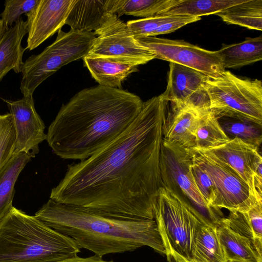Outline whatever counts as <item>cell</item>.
<instances>
[{"mask_svg":"<svg viewBox=\"0 0 262 262\" xmlns=\"http://www.w3.org/2000/svg\"><path fill=\"white\" fill-rule=\"evenodd\" d=\"M205 111L189 106L171 104L170 108L167 106L163 123V139L186 149L194 147L195 130L201 115Z\"/></svg>","mask_w":262,"mask_h":262,"instance_id":"cell-16","label":"cell"},{"mask_svg":"<svg viewBox=\"0 0 262 262\" xmlns=\"http://www.w3.org/2000/svg\"><path fill=\"white\" fill-rule=\"evenodd\" d=\"M143 104L138 96L121 89L100 85L84 89L62 105L46 140L62 159L85 160L123 133Z\"/></svg>","mask_w":262,"mask_h":262,"instance_id":"cell-2","label":"cell"},{"mask_svg":"<svg viewBox=\"0 0 262 262\" xmlns=\"http://www.w3.org/2000/svg\"><path fill=\"white\" fill-rule=\"evenodd\" d=\"M57 262H114L113 260L106 261L96 255L87 257H80L76 255L73 257L65 259Z\"/></svg>","mask_w":262,"mask_h":262,"instance_id":"cell-35","label":"cell"},{"mask_svg":"<svg viewBox=\"0 0 262 262\" xmlns=\"http://www.w3.org/2000/svg\"><path fill=\"white\" fill-rule=\"evenodd\" d=\"M93 32L97 36L88 56L127 60L140 65L156 58L154 52L141 45L126 24L115 14H110L101 27Z\"/></svg>","mask_w":262,"mask_h":262,"instance_id":"cell-10","label":"cell"},{"mask_svg":"<svg viewBox=\"0 0 262 262\" xmlns=\"http://www.w3.org/2000/svg\"><path fill=\"white\" fill-rule=\"evenodd\" d=\"M222 222L237 233L248 238L262 242V202L246 212L230 211Z\"/></svg>","mask_w":262,"mask_h":262,"instance_id":"cell-25","label":"cell"},{"mask_svg":"<svg viewBox=\"0 0 262 262\" xmlns=\"http://www.w3.org/2000/svg\"><path fill=\"white\" fill-rule=\"evenodd\" d=\"M209 149L219 159L232 167L246 183L259 202H262L255 189L254 171L262 158L256 146L234 138L226 143Z\"/></svg>","mask_w":262,"mask_h":262,"instance_id":"cell-15","label":"cell"},{"mask_svg":"<svg viewBox=\"0 0 262 262\" xmlns=\"http://www.w3.org/2000/svg\"><path fill=\"white\" fill-rule=\"evenodd\" d=\"M38 0H6L5 8L0 14L4 24L10 28L17 22L23 14L31 11L38 3Z\"/></svg>","mask_w":262,"mask_h":262,"instance_id":"cell-31","label":"cell"},{"mask_svg":"<svg viewBox=\"0 0 262 262\" xmlns=\"http://www.w3.org/2000/svg\"><path fill=\"white\" fill-rule=\"evenodd\" d=\"M209 109L215 117L238 118L262 125V82L238 77L225 70L206 77Z\"/></svg>","mask_w":262,"mask_h":262,"instance_id":"cell-6","label":"cell"},{"mask_svg":"<svg viewBox=\"0 0 262 262\" xmlns=\"http://www.w3.org/2000/svg\"><path fill=\"white\" fill-rule=\"evenodd\" d=\"M80 249L72 237L13 206L0 223V262H57Z\"/></svg>","mask_w":262,"mask_h":262,"instance_id":"cell-4","label":"cell"},{"mask_svg":"<svg viewBox=\"0 0 262 262\" xmlns=\"http://www.w3.org/2000/svg\"><path fill=\"white\" fill-rule=\"evenodd\" d=\"M50 227L73 238L80 248L102 257L148 246L165 250L155 220H129L105 215L82 206L51 199L34 215Z\"/></svg>","mask_w":262,"mask_h":262,"instance_id":"cell-3","label":"cell"},{"mask_svg":"<svg viewBox=\"0 0 262 262\" xmlns=\"http://www.w3.org/2000/svg\"><path fill=\"white\" fill-rule=\"evenodd\" d=\"M154 220L167 262H191L195 238L203 217L172 191L161 187L154 208Z\"/></svg>","mask_w":262,"mask_h":262,"instance_id":"cell-5","label":"cell"},{"mask_svg":"<svg viewBox=\"0 0 262 262\" xmlns=\"http://www.w3.org/2000/svg\"><path fill=\"white\" fill-rule=\"evenodd\" d=\"M207 76L192 68L170 62L167 84L161 96L176 106H189L201 111L209 110L205 89Z\"/></svg>","mask_w":262,"mask_h":262,"instance_id":"cell-12","label":"cell"},{"mask_svg":"<svg viewBox=\"0 0 262 262\" xmlns=\"http://www.w3.org/2000/svg\"><path fill=\"white\" fill-rule=\"evenodd\" d=\"M216 15L227 24L261 31L262 0H245Z\"/></svg>","mask_w":262,"mask_h":262,"instance_id":"cell-24","label":"cell"},{"mask_svg":"<svg viewBox=\"0 0 262 262\" xmlns=\"http://www.w3.org/2000/svg\"><path fill=\"white\" fill-rule=\"evenodd\" d=\"M168 102L161 95L119 137L88 159L68 166L50 199L112 217L154 220L162 183L160 156Z\"/></svg>","mask_w":262,"mask_h":262,"instance_id":"cell-1","label":"cell"},{"mask_svg":"<svg viewBox=\"0 0 262 262\" xmlns=\"http://www.w3.org/2000/svg\"><path fill=\"white\" fill-rule=\"evenodd\" d=\"M180 0H106L107 11L119 17L130 15L143 18L159 15Z\"/></svg>","mask_w":262,"mask_h":262,"instance_id":"cell-23","label":"cell"},{"mask_svg":"<svg viewBox=\"0 0 262 262\" xmlns=\"http://www.w3.org/2000/svg\"><path fill=\"white\" fill-rule=\"evenodd\" d=\"M193 163L206 171L216 191L212 205L215 210L225 208L229 211H248L259 202L246 183L229 165L208 149H187Z\"/></svg>","mask_w":262,"mask_h":262,"instance_id":"cell-9","label":"cell"},{"mask_svg":"<svg viewBox=\"0 0 262 262\" xmlns=\"http://www.w3.org/2000/svg\"><path fill=\"white\" fill-rule=\"evenodd\" d=\"M187 149L163 139L160 156L162 187L179 195L204 219L207 225L216 227L224 217L221 211L209 207L195 184Z\"/></svg>","mask_w":262,"mask_h":262,"instance_id":"cell-8","label":"cell"},{"mask_svg":"<svg viewBox=\"0 0 262 262\" xmlns=\"http://www.w3.org/2000/svg\"><path fill=\"white\" fill-rule=\"evenodd\" d=\"M191 168L200 192L207 205L213 208L212 205L216 198V191L212 180L205 170L193 162Z\"/></svg>","mask_w":262,"mask_h":262,"instance_id":"cell-33","label":"cell"},{"mask_svg":"<svg viewBox=\"0 0 262 262\" xmlns=\"http://www.w3.org/2000/svg\"><path fill=\"white\" fill-rule=\"evenodd\" d=\"M76 0H38L26 14L27 27L26 49H35L65 25Z\"/></svg>","mask_w":262,"mask_h":262,"instance_id":"cell-14","label":"cell"},{"mask_svg":"<svg viewBox=\"0 0 262 262\" xmlns=\"http://www.w3.org/2000/svg\"><path fill=\"white\" fill-rule=\"evenodd\" d=\"M2 99L9 109L15 130L13 154L25 152L35 157L47 134L45 124L35 108L33 96H24L16 101Z\"/></svg>","mask_w":262,"mask_h":262,"instance_id":"cell-13","label":"cell"},{"mask_svg":"<svg viewBox=\"0 0 262 262\" xmlns=\"http://www.w3.org/2000/svg\"><path fill=\"white\" fill-rule=\"evenodd\" d=\"M152 51L156 58L186 66L208 77H216L225 71L216 51H210L182 40L157 37L136 39Z\"/></svg>","mask_w":262,"mask_h":262,"instance_id":"cell-11","label":"cell"},{"mask_svg":"<svg viewBox=\"0 0 262 262\" xmlns=\"http://www.w3.org/2000/svg\"><path fill=\"white\" fill-rule=\"evenodd\" d=\"M106 0H76L65 25L71 29L84 32L100 28L111 13L107 11Z\"/></svg>","mask_w":262,"mask_h":262,"instance_id":"cell-20","label":"cell"},{"mask_svg":"<svg viewBox=\"0 0 262 262\" xmlns=\"http://www.w3.org/2000/svg\"><path fill=\"white\" fill-rule=\"evenodd\" d=\"M27 33L26 22L21 18L4 33L0 40V82L11 70L19 73L24 62L23 54L26 48L21 46Z\"/></svg>","mask_w":262,"mask_h":262,"instance_id":"cell-19","label":"cell"},{"mask_svg":"<svg viewBox=\"0 0 262 262\" xmlns=\"http://www.w3.org/2000/svg\"><path fill=\"white\" fill-rule=\"evenodd\" d=\"M7 26H6L3 21L0 19V40L4 33L6 32V31L9 29Z\"/></svg>","mask_w":262,"mask_h":262,"instance_id":"cell-36","label":"cell"},{"mask_svg":"<svg viewBox=\"0 0 262 262\" xmlns=\"http://www.w3.org/2000/svg\"><path fill=\"white\" fill-rule=\"evenodd\" d=\"M35 157L31 154H13L0 169V223L12 207L14 186L26 165Z\"/></svg>","mask_w":262,"mask_h":262,"instance_id":"cell-22","label":"cell"},{"mask_svg":"<svg viewBox=\"0 0 262 262\" xmlns=\"http://www.w3.org/2000/svg\"><path fill=\"white\" fill-rule=\"evenodd\" d=\"M191 262H227L216 227L202 224L198 232Z\"/></svg>","mask_w":262,"mask_h":262,"instance_id":"cell-26","label":"cell"},{"mask_svg":"<svg viewBox=\"0 0 262 262\" xmlns=\"http://www.w3.org/2000/svg\"><path fill=\"white\" fill-rule=\"evenodd\" d=\"M245 0H180L159 15H186L201 17L219 12Z\"/></svg>","mask_w":262,"mask_h":262,"instance_id":"cell-27","label":"cell"},{"mask_svg":"<svg viewBox=\"0 0 262 262\" xmlns=\"http://www.w3.org/2000/svg\"><path fill=\"white\" fill-rule=\"evenodd\" d=\"M216 230L227 262H262V242L237 233L222 220Z\"/></svg>","mask_w":262,"mask_h":262,"instance_id":"cell-18","label":"cell"},{"mask_svg":"<svg viewBox=\"0 0 262 262\" xmlns=\"http://www.w3.org/2000/svg\"><path fill=\"white\" fill-rule=\"evenodd\" d=\"M216 118L230 138L231 137H233L232 138H238L258 148L260 146L262 125L238 118L223 116Z\"/></svg>","mask_w":262,"mask_h":262,"instance_id":"cell-29","label":"cell"},{"mask_svg":"<svg viewBox=\"0 0 262 262\" xmlns=\"http://www.w3.org/2000/svg\"><path fill=\"white\" fill-rule=\"evenodd\" d=\"M15 137L10 114L0 115V169L13 155Z\"/></svg>","mask_w":262,"mask_h":262,"instance_id":"cell-30","label":"cell"},{"mask_svg":"<svg viewBox=\"0 0 262 262\" xmlns=\"http://www.w3.org/2000/svg\"><path fill=\"white\" fill-rule=\"evenodd\" d=\"M224 69H236L261 61L262 37H247L239 43L224 45L216 51Z\"/></svg>","mask_w":262,"mask_h":262,"instance_id":"cell-21","label":"cell"},{"mask_svg":"<svg viewBox=\"0 0 262 262\" xmlns=\"http://www.w3.org/2000/svg\"><path fill=\"white\" fill-rule=\"evenodd\" d=\"M173 15H156L148 18L131 20L126 23L136 39L152 36L154 32L163 24L170 20Z\"/></svg>","mask_w":262,"mask_h":262,"instance_id":"cell-32","label":"cell"},{"mask_svg":"<svg viewBox=\"0 0 262 262\" xmlns=\"http://www.w3.org/2000/svg\"><path fill=\"white\" fill-rule=\"evenodd\" d=\"M201 19V17H193L186 15H173L168 21L161 25L153 33L151 37L173 32L182 27Z\"/></svg>","mask_w":262,"mask_h":262,"instance_id":"cell-34","label":"cell"},{"mask_svg":"<svg viewBox=\"0 0 262 262\" xmlns=\"http://www.w3.org/2000/svg\"><path fill=\"white\" fill-rule=\"evenodd\" d=\"M85 66L100 85L121 89L123 81L138 71L139 63L127 60L86 56Z\"/></svg>","mask_w":262,"mask_h":262,"instance_id":"cell-17","label":"cell"},{"mask_svg":"<svg viewBox=\"0 0 262 262\" xmlns=\"http://www.w3.org/2000/svg\"><path fill=\"white\" fill-rule=\"evenodd\" d=\"M96 37L93 32L59 30L52 44L24 62L20 85L24 96H33L36 89L62 67L86 56Z\"/></svg>","mask_w":262,"mask_h":262,"instance_id":"cell-7","label":"cell"},{"mask_svg":"<svg viewBox=\"0 0 262 262\" xmlns=\"http://www.w3.org/2000/svg\"><path fill=\"white\" fill-rule=\"evenodd\" d=\"M194 136L195 147L204 149L222 145L231 139L224 132L210 110L203 112L201 115Z\"/></svg>","mask_w":262,"mask_h":262,"instance_id":"cell-28","label":"cell"}]
</instances>
